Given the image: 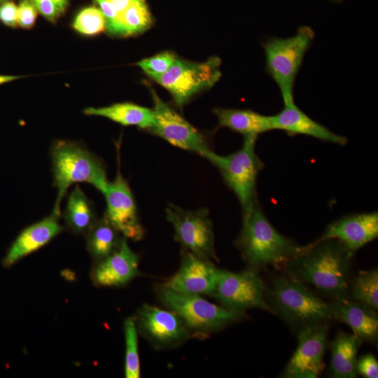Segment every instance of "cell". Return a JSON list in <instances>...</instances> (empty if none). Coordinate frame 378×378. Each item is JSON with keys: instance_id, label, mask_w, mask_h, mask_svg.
<instances>
[{"instance_id": "6da1fadb", "label": "cell", "mask_w": 378, "mask_h": 378, "mask_svg": "<svg viewBox=\"0 0 378 378\" xmlns=\"http://www.w3.org/2000/svg\"><path fill=\"white\" fill-rule=\"evenodd\" d=\"M354 253L336 239L319 238L282 270L332 300L346 298Z\"/></svg>"}, {"instance_id": "7a4b0ae2", "label": "cell", "mask_w": 378, "mask_h": 378, "mask_svg": "<svg viewBox=\"0 0 378 378\" xmlns=\"http://www.w3.org/2000/svg\"><path fill=\"white\" fill-rule=\"evenodd\" d=\"M234 245L247 267L258 271L269 267L282 270L286 262L307 246L300 245L279 232L267 218L258 202L243 218L242 228Z\"/></svg>"}, {"instance_id": "3957f363", "label": "cell", "mask_w": 378, "mask_h": 378, "mask_svg": "<svg viewBox=\"0 0 378 378\" xmlns=\"http://www.w3.org/2000/svg\"><path fill=\"white\" fill-rule=\"evenodd\" d=\"M265 298L273 314L281 317L296 333L332 320L329 303L285 272L273 274Z\"/></svg>"}, {"instance_id": "277c9868", "label": "cell", "mask_w": 378, "mask_h": 378, "mask_svg": "<svg viewBox=\"0 0 378 378\" xmlns=\"http://www.w3.org/2000/svg\"><path fill=\"white\" fill-rule=\"evenodd\" d=\"M53 185L57 193L53 212L61 215V203L74 183H88L100 192L108 183L104 162L83 145L57 140L50 148Z\"/></svg>"}, {"instance_id": "5b68a950", "label": "cell", "mask_w": 378, "mask_h": 378, "mask_svg": "<svg viewBox=\"0 0 378 378\" xmlns=\"http://www.w3.org/2000/svg\"><path fill=\"white\" fill-rule=\"evenodd\" d=\"M156 295L165 308L182 319L191 337L200 339L245 317V314L211 303L200 295L174 291L163 284L156 287Z\"/></svg>"}, {"instance_id": "8992f818", "label": "cell", "mask_w": 378, "mask_h": 378, "mask_svg": "<svg viewBox=\"0 0 378 378\" xmlns=\"http://www.w3.org/2000/svg\"><path fill=\"white\" fill-rule=\"evenodd\" d=\"M257 138L255 135L244 136L243 145L237 151L220 155L211 150L205 158L217 167L225 183L237 196L243 218L258 202L256 182L263 163L255 153Z\"/></svg>"}, {"instance_id": "52a82bcc", "label": "cell", "mask_w": 378, "mask_h": 378, "mask_svg": "<svg viewBox=\"0 0 378 378\" xmlns=\"http://www.w3.org/2000/svg\"><path fill=\"white\" fill-rule=\"evenodd\" d=\"M314 38V30L302 26L292 36L273 37L264 44L267 70L279 89L284 106L295 104L294 82Z\"/></svg>"}, {"instance_id": "ba28073f", "label": "cell", "mask_w": 378, "mask_h": 378, "mask_svg": "<svg viewBox=\"0 0 378 378\" xmlns=\"http://www.w3.org/2000/svg\"><path fill=\"white\" fill-rule=\"evenodd\" d=\"M220 64L218 57L202 62L177 57L167 71L153 80L165 88L175 104L182 108L195 94L211 88L219 80Z\"/></svg>"}, {"instance_id": "9c48e42d", "label": "cell", "mask_w": 378, "mask_h": 378, "mask_svg": "<svg viewBox=\"0 0 378 378\" xmlns=\"http://www.w3.org/2000/svg\"><path fill=\"white\" fill-rule=\"evenodd\" d=\"M258 272L249 267L239 272L220 269L211 297L234 312L245 314L248 309H260L273 314L265 300V286Z\"/></svg>"}, {"instance_id": "30bf717a", "label": "cell", "mask_w": 378, "mask_h": 378, "mask_svg": "<svg viewBox=\"0 0 378 378\" xmlns=\"http://www.w3.org/2000/svg\"><path fill=\"white\" fill-rule=\"evenodd\" d=\"M166 218L174 229V237L184 250L210 261H217L213 225L205 208L195 211L169 204Z\"/></svg>"}, {"instance_id": "8fae6325", "label": "cell", "mask_w": 378, "mask_h": 378, "mask_svg": "<svg viewBox=\"0 0 378 378\" xmlns=\"http://www.w3.org/2000/svg\"><path fill=\"white\" fill-rule=\"evenodd\" d=\"M148 87L153 102L154 118L148 131L174 146L206 158L211 150L203 135Z\"/></svg>"}, {"instance_id": "7c38bea8", "label": "cell", "mask_w": 378, "mask_h": 378, "mask_svg": "<svg viewBox=\"0 0 378 378\" xmlns=\"http://www.w3.org/2000/svg\"><path fill=\"white\" fill-rule=\"evenodd\" d=\"M134 317L138 332L156 349L178 347L191 337L182 319L167 308L144 304Z\"/></svg>"}, {"instance_id": "4fadbf2b", "label": "cell", "mask_w": 378, "mask_h": 378, "mask_svg": "<svg viewBox=\"0 0 378 378\" xmlns=\"http://www.w3.org/2000/svg\"><path fill=\"white\" fill-rule=\"evenodd\" d=\"M106 203L104 215L123 237L139 241L144 236L136 202L127 181L118 168L115 178L102 190Z\"/></svg>"}, {"instance_id": "5bb4252c", "label": "cell", "mask_w": 378, "mask_h": 378, "mask_svg": "<svg viewBox=\"0 0 378 378\" xmlns=\"http://www.w3.org/2000/svg\"><path fill=\"white\" fill-rule=\"evenodd\" d=\"M328 324L302 330L296 333L298 346L281 374L284 378H316L324 368Z\"/></svg>"}, {"instance_id": "9a60e30c", "label": "cell", "mask_w": 378, "mask_h": 378, "mask_svg": "<svg viewBox=\"0 0 378 378\" xmlns=\"http://www.w3.org/2000/svg\"><path fill=\"white\" fill-rule=\"evenodd\" d=\"M219 271L212 261L183 250L178 271L162 284L177 292L211 296Z\"/></svg>"}, {"instance_id": "2e32d148", "label": "cell", "mask_w": 378, "mask_h": 378, "mask_svg": "<svg viewBox=\"0 0 378 378\" xmlns=\"http://www.w3.org/2000/svg\"><path fill=\"white\" fill-rule=\"evenodd\" d=\"M139 256L133 251L122 237L118 248L104 259L97 262L91 276L99 286H122L139 276Z\"/></svg>"}, {"instance_id": "e0dca14e", "label": "cell", "mask_w": 378, "mask_h": 378, "mask_svg": "<svg viewBox=\"0 0 378 378\" xmlns=\"http://www.w3.org/2000/svg\"><path fill=\"white\" fill-rule=\"evenodd\" d=\"M378 237V213L352 214L329 224L321 239H336L356 253Z\"/></svg>"}, {"instance_id": "ac0fdd59", "label": "cell", "mask_w": 378, "mask_h": 378, "mask_svg": "<svg viewBox=\"0 0 378 378\" xmlns=\"http://www.w3.org/2000/svg\"><path fill=\"white\" fill-rule=\"evenodd\" d=\"M328 303L332 320L349 326L362 342H377L378 316L376 309L347 297L332 300Z\"/></svg>"}, {"instance_id": "d6986e66", "label": "cell", "mask_w": 378, "mask_h": 378, "mask_svg": "<svg viewBox=\"0 0 378 378\" xmlns=\"http://www.w3.org/2000/svg\"><path fill=\"white\" fill-rule=\"evenodd\" d=\"M61 215L53 211L42 220L24 229L9 248L3 265L9 267L22 258L38 250L62 232Z\"/></svg>"}, {"instance_id": "ffe728a7", "label": "cell", "mask_w": 378, "mask_h": 378, "mask_svg": "<svg viewBox=\"0 0 378 378\" xmlns=\"http://www.w3.org/2000/svg\"><path fill=\"white\" fill-rule=\"evenodd\" d=\"M272 128L290 134H303L339 145H345L347 138L330 131L312 119L295 104L284 106L277 114L270 115Z\"/></svg>"}, {"instance_id": "44dd1931", "label": "cell", "mask_w": 378, "mask_h": 378, "mask_svg": "<svg viewBox=\"0 0 378 378\" xmlns=\"http://www.w3.org/2000/svg\"><path fill=\"white\" fill-rule=\"evenodd\" d=\"M362 342L354 334L339 331L330 344L328 375L332 378H354L357 354Z\"/></svg>"}, {"instance_id": "7402d4cb", "label": "cell", "mask_w": 378, "mask_h": 378, "mask_svg": "<svg viewBox=\"0 0 378 378\" xmlns=\"http://www.w3.org/2000/svg\"><path fill=\"white\" fill-rule=\"evenodd\" d=\"M220 127L247 135L258 136L272 130L270 115H265L250 109L216 108L214 110Z\"/></svg>"}, {"instance_id": "603a6c76", "label": "cell", "mask_w": 378, "mask_h": 378, "mask_svg": "<svg viewBox=\"0 0 378 378\" xmlns=\"http://www.w3.org/2000/svg\"><path fill=\"white\" fill-rule=\"evenodd\" d=\"M83 113L88 115L101 116L124 126L134 125L146 130L151 126L154 113L148 108L132 102L115 103L103 107H88Z\"/></svg>"}, {"instance_id": "cb8c5ba5", "label": "cell", "mask_w": 378, "mask_h": 378, "mask_svg": "<svg viewBox=\"0 0 378 378\" xmlns=\"http://www.w3.org/2000/svg\"><path fill=\"white\" fill-rule=\"evenodd\" d=\"M63 218L66 226L77 234H86L97 221L92 202L78 184L69 195Z\"/></svg>"}, {"instance_id": "d4e9b609", "label": "cell", "mask_w": 378, "mask_h": 378, "mask_svg": "<svg viewBox=\"0 0 378 378\" xmlns=\"http://www.w3.org/2000/svg\"><path fill=\"white\" fill-rule=\"evenodd\" d=\"M105 215L97 220L86 233V247L95 262H99L116 251L122 237ZM123 237V236H122Z\"/></svg>"}, {"instance_id": "484cf974", "label": "cell", "mask_w": 378, "mask_h": 378, "mask_svg": "<svg viewBox=\"0 0 378 378\" xmlns=\"http://www.w3.org/2000/svg\"><path fill=\"white\" fill-rule=\"evenodd\" d=\"M152 22L151 13L145 0H136L119 15L112 35H136L149 29Z\"/></svg>"}, {"instance_id": "4316f807", "label": "cell", "mask_w": 378, "mask_h": 378, "mask_svg": "<svg viewBox=\"0 0 378 378\" xmlns=\"http://www.w3.org/2000/svg\"><path fill=\"white\" fill-rule=\"evenodd\" d=\"M354 300L378 309V270L360 271L350 281L349 293Z\"/></svg>"}, {"instance_id": "83f0119b", "label": "cell", "mask_w": 378, "mask_h": 378, "mask_svg": "<svg viewBox=\"0 0 378 378\" xmlns=\"http://www.w3.org/2000/svg\"><path fill=\"white\" fill-rule=\"evenodd\" d=\"M125 339V376L126 378L140 377V361L138 348V331L134 316L124 322Z\"/></svg>"}, {"instance_id": "f1b7e54d", "label": "cell", "mask_w": 378, "mask_h": 378, "mask_svg": "<svg viewBox=\"0 0 378 378\" xmlns=\"http://www.w3.org/2000/svg\"><path fill=\"white\" fill-rule=\"evenodd\" d=\"M73 27L81 34L94 36L106 29L105 17L100 8L94 6L87 7L76 16Z\"/></svg>"}, {"instance_id": "f546056e", "label": "cell", "mask_w": 378, "mask_h": 378, "mask_svg": "<svg viewBox=\"0 0 378 378\" xmlns=\"http://www.w3.org/2000/svg\"><path fill=\"white\" fill-rule=\"evenodd\" d=\"M177 56L171 51H164L136 63L143 71L152 79L169 70Z\"/></svg>"}, {"instance_id": "4dcf8cb0", "label": "cell", "mask_w": 378, "mask_h": 378, "mask_svg": "<svg viewBox=\"0 0 378 378\" xmlns=\"http://www.w3.org/2000/svg\"><path fill=\"white\" fill-rule=\"evenodd\" d=\"M356 372L365 378L378 377V362L370 353L361 355L357 358Z\"/></svg>"}, {"instance_id": "1f68e13d", "label": "cell", "mask_w": 378, "mask_h": 378, "mask_svg": "<svg viewBox=\"0 0 378 378\" xmlns=\"http://www.w3.org/2000/svg\"><path fill=\"white\" fill-rule=\"evenodd\" d=\"M18 7V25L24 29L31 28L36 22L37 10L31 0H22Z\"/></svg>"}, {"instance_id": "d6a6232c", "label": "cell", "mask_w": 378, "mask_h": 378, "mask_svg": "<svg viewBox=\"0 0 378 378\" xmlns=\"http://www.w3.org/2000/svg\"><path fill=\"white\" fill-rule=\"evenodd\" d=\"M37 12L50 21L57 20L64 11L54 0H31Z\"/></svg>"}, {"instance_id": "836d02e7", "label": "cell", "mask_w": 378, "mask_h": 378, "mask_svg": "<svg viewBox=\"0 0 378 378\" xmlns=\"http://www.w3.org/2000/svg\"><path fill=\"white\" fill-rule=\"evenodd\" d=\"M0 21L8 27L18 25V7L13 2L6 1L0 6Z\"/></svg>"}, {"instance_id": "e575fe53", "label": "cell", "mask_w": 378, "mask_h": 378, "mask_svg": "<svg viewBox=\"0 0 378 378\" xmlns=\"http://www.w3.org/2000/svg\"><path fill=\"white\" fill-rule=\"evenodd\" d=\"M20 78L18 76L0 75V85Z\"/></svg>"}, {"instance_id": "d590c367", "label": "cell", "mask_w": 378, "mask_h": 378, "mask_svg": "<svg viewBox=\"0 0 378 378\" xmlns=\"http://www.w3.org/2000/svg\"><path fill=\"white\" fill-rule=\"evenodd\" d=\"M55 2H57L61 7H62L64 10L67 6V4L69 3V0H54Z\"/></svg>"}, {"instance_id": "8d00e7d4", "label": "cell", "mask_w": 378, "mask_h": 378, "mask_svg": "<svg viewBox=\"0 0 378 378\" xmlns=\"http://www.w3.org/2000/svg\"><path fill=\"white\" fill-rule=\"evenodd\" d=\"M106 1H108L111 2L113 5H115L118 4V2H120L121 0H106Z\"/></svg>"}, {"instance_id": "74e56055", "label": "cell", "mask_w": 378, "mask_h": 378, "mask_svg": "<svg viewBox=\"0 0 378 378\" xmlns=\"http://www.w3.org/2000/svg\"><path fill=\"white\" fill-rule=\"evenodd\" d=\"M8 1H10V0H0V4H2L4 2Z\"/></svg>"}, {"instance_id": "f35d334b", "label": "cell", "mask_w": 378, "mask_h": 378, "mask_svg": "<svg viewBox=\"0 0 378 378\" xmlns=\"http://www.w3.org/2000/svg\"><path fill=\"white\" fill-rule=\"evenodd\" d=\"M335 1H340V0H335Z\"/></svg>"}]
</instances>
